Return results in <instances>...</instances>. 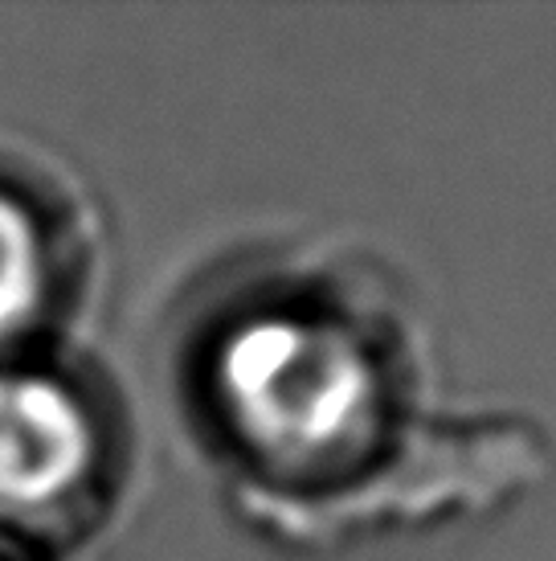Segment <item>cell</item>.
<instances>
[{
    "label": "cell",
    "mask_w": 556,
    "mask_h": 561,
    "mask_svg": "<svg viewBox=\"0 0 556 561\" xmlns=\"http://www.w3.org/2000/svg\"><path fill=\"white\" fill-rule=\"evenodd\" d=\"M221 390L258 447L287 455H320L356 438L377 398L352 341L294 316H266L233 336Z\"/></svg>",
    "instance_id": "cell-1"
},
{
    "label": "cell",
    "mask_w": 556,
    "mask_h": 561,
    "mask_svg": "<svg viewBox=\"0 0 556 561\" xmlns=\"http://www.w3.org/2000/svg\"><path fill=\"white\" fill-rule=\"evenodd\" d=\"M94 468V426L54 377L0 374V520L58 513Z\"/></svg>",
    "instance_id": "cell-2"
},
{
    "label": "cell",
    "mask_w": 556,
    "mask_h": 561,
    "mask_svg": "<svg viewBox=\"0 0 556 561\" xmlns=\"http://www.w3.org/2000/svg\"><path fill=\"white\" fill-rule=\"evenodd\" d=\"M46 299V250L33 218L0 193V341L33 324Z\"/></svg>",
    "instance_id": "cell-3"
}]
</instances>
